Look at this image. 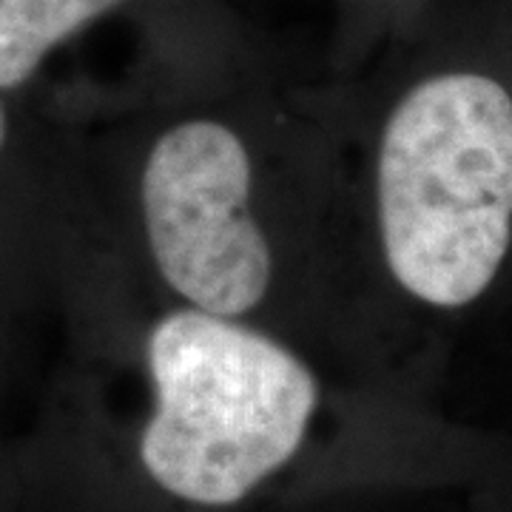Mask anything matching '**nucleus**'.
<instances>
[{
  "label": "nucleus",
  "instance_id": "nucleus-4",
  "mask_svg": "<svg viewBox=\"0 0 512 512\" xmlns=\"http://www.w3.org/2000/svg\"><path fill=\"white\" fill-rule=\"evenodd\" d=\"M126 0H0V92L32 80L43 57Z\"/></svg>",
  "mask_w": 512,
  "mask_h": 512
},
{
  "label": "nucleus",
  "instance_id": "nucleus-2",
  "mask_svg": "<svg viewBox=\"0 0 512 512\" xmlns=\"http://www.w3.org/2000/svg\"><path fill=\"white\" fill-rule=\"evenodd\" d=\"M154 416L140 458L165 493L231 507L302 447L316 379L279 342L228 316L177 311L148 339Z\"/></svg>",
  "mask_w": 512,
  "mask_h": 512
},
{
  "label": "nucleus",
  "instance_id": "nucleus-1",
  "mask_svg": "<svg viewBox=\"0 0 512 512\" xmlns=\"http://www.w3.org/2000/svg\"><path fill=\"white\" fill-rule=\"evenodd\" d=\"M387 268L433 308L493 285L512 239V97L476 72L427 77L390 114L379 148Z\"/></svg>",
  "mask_w": 512,
  "mask_h": 512
},
{
  "label": "nucleus",
  "instance_id": "nucleus-3",
  "mask_svg": "<svg viewBox=\"0 0 512 512\" xmlns=\"http://www.w3.org/2000/svg\"><path fill=\"white\" fill-rule=\"evenodd\" d=\"M148 248L163 279L197 311L234 319L271 285V248L251 214V157L217 120L180 123L143 171Z\"/></svg>",
  "mask_w": 512,
  "mask_h": 512
},
{
  "label": "nucleus",
  "instance_id": "nucleus-5",
  "mask_svg": "<svg viewBox=\"0 0 512 512\" xmlns=\"http://www.w3.org/2000/svg\"><path fill=\"white\" fill-rule=\"evenodd\" d=\"M6 143V111H3V103H0V148Z\"/></svg>",
  "mask_w": 512,
  "mask_h": 512
}]
</instances>
